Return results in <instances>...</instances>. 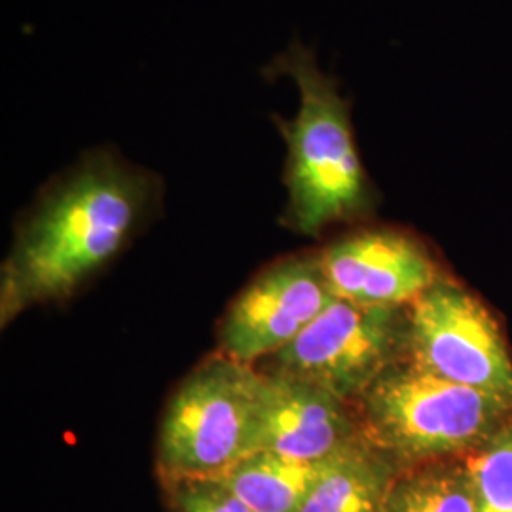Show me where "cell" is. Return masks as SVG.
<instances>
[{
	"label": "cell",
	"mask_w": 512,
	"mask_h": 512,
	"mask_svg": "<svg viewBox=\"0 0 512 512\" xmlns=\"http://www.w3.org/2000/svg\"><path fill=\"white\" fill-rule=\"evenodd\" d=\"M329 463L258 450L217 478L255 512H300Z\"/></svg>",
	"instance_id": "11"
},
{
	"label": "cell",
	"mask_w": 512,
	"mask_h": 512,
	"mask_svg": "<svg viewBox=\"0 0 512 512\" xmlns=\"http://www.w3.org/2000/svg\"><path fill=\"white\" fill-rule=\"evenodd\" d=\"M406 361L512 404L507 344L490 311L456 283L439 277L408 306Z\"/></svg>",
	"instance_id": "6"
},
{
	"label": "cell",
	"mask_w": 512,
	"mask_h": 512,
	"mask_svg": "<svg viewBox=\"0 0 512 512\" xmlns=\"http://www.w3.org/2000/svg\"><path fill=\"white\" fill-rule=\"evenodd\" d=\"M401 469L357 442L330 459L300 512H384L385 497Z\"/></svg>",
	"instance_id": "10"
},
{
	"label": "cell",
	"mask_w": 512,
	"mask_h": 512,
	"mask_svg": "<svg viewBox=\"0 0 512 512\" xmlns=\"http://www.w3.org/2000/svg\"><path fill=\"white\" fill-rule=\"evenodd\" d=\"M384 512H475L465 461L439 459L401 469L385 497Z\"/></svg>",
	"instance_id": "12"
},
{
	"label": "cell",
	"mask_w": 512,
	"mask_h": 512,
	"mask_svg": "<svg viewBox=\"0 0 512 512\" xmlns=\"http://www.w3.org/2000/svg\"><path fill=\"white\" fill-rule=\"evenodd\" d=\"M319 253L270 264L236 296L219 327V351L256 366L289 346L332 302Z\"/></svg>",
	"instance_id": "7"
},
{
	"label": "cell",
	"mask_w": 512,
	"mask_h": 512,
	"mask_svg": "<svg viewBox=\"0 0 512 512\" xmlns=\"http://www.w3.org/2000/svg\"><path fill=\"white\" fill-rule=\"evenodd\" d=\"M165 512H255L219 478L160 480Z\"/></svg>",
	"instance_id": "14"
},
{
	"label": "cell",
	"mask_w": 512,
	"mask_h": 512,
	"mask_svg": "<svg viewBox=\"0 0 512 512\" xmlns=\"http://www.w3.org/2000/svg\"><path fill=\"white\" fill-rule=\"evenodd\" d=\"M406 342L408 306H368L334 296L289 346L256 368L353 404L389 366L406 359Z\"/></svg>",
	"instance_id": "5"
},
{
	"label": "cell",
	"mask_w": 512,
	"mask_h": 512,
	"mask_svg": "<svg viewBox=\"0 0 512 512\" xmlns=\"http://www.w3.org/2000/svg\"><path fill=\"white\" fill-rule=\"evenodd\" d=\"M361 440L353 404L315 385L264 374L256 452L323 463Z\"/></svg>",
	"instance_id": "9"
},
{
	"label": "cell",
	"mask_w": 512,
	"mask_h": 512,
	"mask_svg": "<svg viewBox=\"0 0 512 512\" xmlns=\"http://www.w3.org/2000/svg\"><path fill=\"white\" fill-rule=\"evenodd\" d=\"M463 461L471 478L475 512H512V420Z\"/></svg>",
	"instance_id": "13"
},
{
	"label": "cell",
	"mask_w": 512,
	"mask_h": 512,
	"mask_svg": "<svg viewBox=\"0 0 512 512\" xmlns=\"http://www.w3.org/2000/svg\"><path fill=\"white\" fill-rule=\"evenodd\" d=\"M361 439L399 469L463 458L512 420V404L431 376L406 359L353 403Z\"/></svg>",
	"instance_id": "3"
},
{
	"label": "cell",
	"mask_w": 512,
	"mask_h": 512,
	"mask_svg": "<svg viewBox=\"0 0 512 512\" xmlns=\"http://www.w3.org/2000/svg\"><path fill=\"white\" fill-rule=\"evenodd\" d=\"M264 76L291 78L300 107L294 118L274 116L287 143L283 181L289 192L283 224L302 236L368 215L376 190L366 175L351 124V101L338 80L323 73L315 52L293 42L264 67Z\"/></svg>",
	"instance_id": "2"
},
{
	"label": "cell",
	"mask_w": 512,
	"mask_h": 512,
	"mask_svg": "<svg viewBox=\"0 0 512 512\" xmlns=\"http://www.w3.org/2000/svg\"><path fill=\"white\" fill-rule=\"evenodd\" d=\"M264 374L213 353L165 404L156 442L160 480L217 478L256 452Z\"/></svg>",
	"instance_id": "4"
},
{
	"label": "cell",
	"mask_w": 512,
	"mask_h": 512,
	"mask_svg": "<svg viewBox=\"0 0 512 512\" xmlns=\"http://www.w3.org/2000/svg\"><path fill=\"white\" fill-rule=\"evenodd\" d=\"M330 291L368 306H410L437 279V264L414 234L378 226L332 241L319 251Z\"/></svg>",
	"instance_id": "8"
},
{
	"label": "cell",
	"mask_w": 512,
	"mask_h": 512,
	"mask_svg": "<svg viewBox=\"0 0 512 512\" xmlns=\"http://www.w3.org/2000/svg\"><path fill=\"white\" fill-rule=\"evenodd\" d=\"M162 181L95 148L48 184L21 217L0 279V319L61 302L120 255L158 211Z\"/></svg>",
	"instance_id": "1"
}]
</instances>
